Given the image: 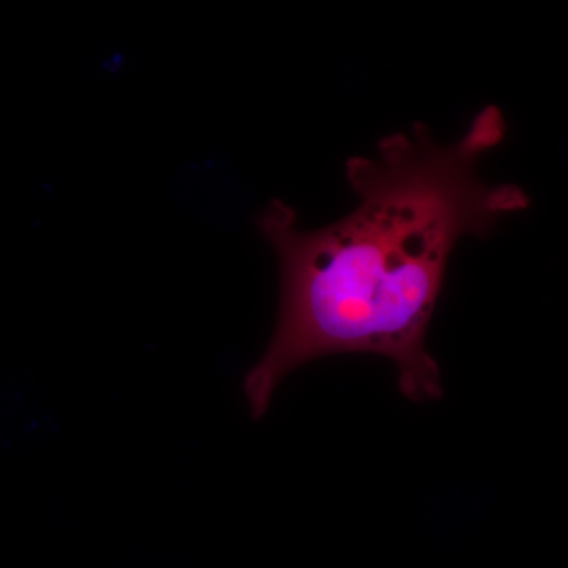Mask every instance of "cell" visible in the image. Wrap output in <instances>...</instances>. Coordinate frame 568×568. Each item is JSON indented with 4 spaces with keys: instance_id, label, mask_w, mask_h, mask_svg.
I'll list each match as a JSON object with an SVG mask.
<instances>
[{
    "instance_id": "1",
    "label": "cell",
    "mask_w": 568,
    "mask_h": 568,
    "mask_svg": "<svg viewBox=\"0 0 568 568\" xmlns=\"http://www.w3.org/2000/svg\"><path fill=\"white\" fill-rule=\"evenodd\" d=\"M506 133L497 106L478 112L452 144L416 123L384 138L375 155L347 160L357 205L338 222L302 230L278 200L260 212L257 230L278 257L280 306L271 343L244 379L253 418L265 416L284 377L334 354L390 358L410 402L443 396L426 335L452 253L530 205L521 186L488 185L478 174Z\"/></svg>"
}]
</instances>
